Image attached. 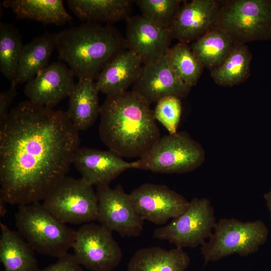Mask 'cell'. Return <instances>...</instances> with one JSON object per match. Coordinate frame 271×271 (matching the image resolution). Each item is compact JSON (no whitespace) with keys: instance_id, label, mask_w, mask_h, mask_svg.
Listing matches in <instances>:
<instances>
[{"instance_id":"6da1fadb","label":"cell","mask_w":271,"mask_h":271,"mask_svg":"<svg viewBox=\"0 0 271 271\" xmlns=\"http://www.w3.org/2000/svg\"><path fill=\"white\" fill-rule=\"evenodd\" d=\"M66 111L20 102L0 120V197L8 204L43 200L66 176L80 147Z\"/></svg>"},{"instance_id":"7a4b0ae2","label":"cell","mask_w":271,"mask_h":271,"mask_svg":"<svg viewBox=\"0 0 271 271\" xmlns=\"http://www.w3.org/2000/svg\"><path fill=\"white\" fill-rule=\"evenodd\" d=\"M100 116L101 141L122 157L141 158L161 137L150 105L131 90L106 96Z\"/></svg>"},{"instance_id":"3957f363","label":"cell","mask_w":271,"mask_h":271,"mask_svg":"<svg viewBox=\"0 0 271 271\" xmlns=\"http://www.w3.org/2000/svg\"><path fill=\"white\" fill-rule=\"evenodd\" d=\"M54 35L58 57L78 79H96L106 64L126 49L124 38L110 25L85 22Z\"/></svg>"},{"instance_id":"277c9868","label":"cell","mask_w":271,"mask_h":271,"mask_svg":"<svg viewBox=\"0 0 271 271\" xmlns=\"http://www.w3.org/2000/svg\"><path fill=\"white\" fill-rule=\"evenodd\" d=\"M15 219L18 232L38 253L59 258L72 247L76 231L40 202L18 206Z\"/></svg>"},{"instance_id":"5b68a950","label":"cell","mask_w":271,"mask_h":271,"mask_svg":"<svg viewBox=\"0 0 271 271\" xmlns=\"http://www.w3.org/2000/svg\"><path fill=\"white\" fill-rule=\"evenodd\" d=\"M268 230L260 220L245 222L234 218L216 222L208 241L200 250L205 264L234 254L247 256L258 250L267 240Z\"/></svg>"},{"instance_id":"8992f818","label":"cell","mask_w":271,"mask_h":271,"mask_svg":"<svg viewBox=\"0 0 271 271\" xmlns=\"http://www.w3.org/2000/svg\"><path fill=\"white\" fill-rule=\"evenodd\" d=\"M205 151L186 131L160 138L136 161L137 169L162 174L190 172L205 161Z\"/></svg>"},{"instance_id":"52a82bcc","label":"cell","mask_w":271,"mask_h":271,"mask_svg":"<svg viewBox=\"0 0 271 271\" xmlns=\"http://www.w3.org/2000/svg\"><path fill=\"white\" fill-rule=\"evenodd\" d=\"M220 5L216 27L233 44L271 39V0H232Z\"/></svg>"},{"instance_id":"ba28073f","label":"cell","mask_w":271,"mask_h":271,"mask_svg":"<svg viewBox=\"0 0 271 271\" xmlns=\"http://www.w3.org/2000/svg\"><path fill=\"white\" fill-rule=\"evenodd\" d=\"M44 207L65 224H79L97 220L98 199L93 186L82 178L65 176L50 190Z\"/></svg>"},{"instance_id":"9c48e42d","label":"cell","mask_w":271,"mask_h":271,"mask_svg":"<svg viewBox=\"0 0 271 271\" xmlns=\"http://www.w3.org/2000/svg\"><path fill=\"white\" fill-rule=\"evenodd\" d=\"M214 210L206 198H193L186 210L168 224L154 232L155 238L167 240L176 247L194 248L203 245L216 223Z\"/></svg>"},{"instance_id":"30bf717a","label":"cell","mask_w":271,"mask_h":271,"mask_svg":"<svg viewBox=\"0 0 271 271\" xmlns=\"http://www.w3.org/2000/svg\"><path fill=\"white\" fill-rule=\"evenodd\" d=\"M72 248L77 262L90 271H112L122 257L112 232L93 222L85 223L76 231Z\"/></svg>"},{"instance_id":"8fae6325","label":"cell","mask_w":271,"mask_h":271,"mask_svg":"<svg viewBox=\"0 0 271 271\" xmlns=\"http://www.w3.org/2000/svg\"><path fill=\"white\" fill-rule=\"evenodd\" d=\"M97 221L110 231L122 237L139 236L143 230L144 220L137 212L130 199L120 185L97 186Z\"/></svg>"},{"instance_id":"7c38bea8","label":"cell","mask_w":271,"mask_h":271,"mask_svg":"<svg viewBox=\"0 0 271 271\" xmlns=\"http://www.w3.org/2000/svg\"><path fill=\"white\" fill-rule=\"evenodd\" d=\"M129 195L142 218L158 225L165 224L180 215L190 202L166 185L151 183L140 186Z\"/></svg>"},{"instance_id":"4fadbf2b","label":"cell","mask_w":271,"mask_h":271,"mask_svg":"<svg viewBox=\"0 0 271 271\" xmlns=\"http://www.w3.org/2000/svg\"><path fill=\"white\" fill-rule=\"evenodd\" d=\"M191 88L178 78L165 54L156 62L143 65L131 91L151 105L166 96L186 97Z\"/></svg>"},{"instance_id":"5bb4252c","label":"cell","mask_w":271,"mask_h":271,"mask_svg":"<svg viewBox=\"0 0 271 271\" xmlns=\"http://www.w3.org/2000/svg\"><path fill=\"white\" fill-rule=\"evenodd\" d=\"M74 76L65 63L53 62L26 83L24 94L32 103L53 108L70 95L76 84Z\"/></svg>"},{"instance_id":"9a60e30c","label":"cell","mask_w":271,"mask_h":271,"mask_svg":"<svg viewBox=\"0 0 271 271\" xmlns=\"http://www.w3.org/2000/svg\"><path fill=\"white\" fill-rule=\"evenodd\" d=\"M125 21L126 49L136 53L143 64L165 56L173 39L170 30L158 27L142 15L130 16Z\"/></svg>"},{"instance_id":"2e32d148","label":"cell","mask_w":271,"mask_h":271,"mask_svg":"<svg viewBox=\"0 0 271 271\" xmlns=\"http://www.w3.org/2000/svg\"><path fill=\"white\" fill-rule=\"evenodd\" d=\"M72 164L82 179L96 186L109 185L124 171L137 168L136 161L127 162L109 150L80 147L74 155Z\"/></svg>"},{"instance_id":"e0dca14e","label":"cell","mask_w":271,"mask_h":271,"mask_svg":"<svg viewBox=\"0 0 271 271\" xmlns=\"http://www.w3.org/2000/svg\"><path fill=\"white\" fill-rule=\"evenodd\" d=\"M220 7L214 0L185 1L170 28L173 39L188 44L203 36L216 26Z\"/></svg>"},{"instance_id":"ac0fdd59","label":"cell","mask_w":271,"mask_h":271,"mask_svg":"<svg viewBox=\"0 0 271 271\" xmlns=\"http://www.w3.org/2000/svg\"><path fill=\"white\" fill-rule=\"evenodd\" d=\"M143 65L133 52L127 49L120 51L98 75L96 84L99 91L106 96L127 91L137 80Z\"/></svg>"},{"instance_id":"d6986e66","label":"cell","mask_w":271,"mask_h":271,"mask_svg":"<svg viewBox=\"0 0 271 271\" xmlns=\"http://www.w3.org/2000/svg\"><path fill=\"white\" fill-rule=\"evenodd\" d=\"M94 80L88 77L79 78L69 97L68 108L66 112L79 131L91 127L100 115L99 91Z\"/></svg>"},{"instance_id":"ffe728a7","label":"cell","mask_w":271,"mask_h":271,"mask_svg":"<svg viewBox=\"0 0 271 271\" xmlns=\"http://www.w3.org/2000/svg\"><path fill=\"white\" fill-rule=\"evenodd\" d=\"M135 1L68 0L71 11L81 21L110 25L130 16Z\"/></svg>"},{"instance_id":"44dd1931","label":"cell","mask_w":271,"mask_h":271,"mask_svg":"<svg viewBox=\"0 0 271 271\" xmlns=\"http://www.w3.org/2000/svg\"><path fill=\"white\" fill-rule=\"evenodd\" d=\"M190 262V256L183 248L149 247L135 252L128 263L127 271H185Z\"/></svg>"},{"instance_id":"7402d4cb","label":"cell","mask_w":271,"mask_h":271,"mask_svg":"<svg viewBox=\"0 0 271 271\" xmlns=\"http://www.w3.org/2000/svg\"><path fill=\"white\" fill-rule=\"evenodd\" d=\"M0 261L4 271H37L35 250L18 232L1 222Z\"/></svg>"},{"instance_id":"603a6c76","label":"cell","mask_w":271,"mask_h":271,"mask_svg":"<svg viewBox=\"0 0 271 271\" xmlns=\"http://www.w3.org/2000/svg\"><path fill=\"white\" fill-rule=\"evenodd\" d=\"M54 49H56L55 35L47 32L24 45L16 75L11 82L18 85L32 80L49 65Z\"/></svg>"},{"instance_id":"cb8c5ba5","label":"cell","mask_w":271,"mask_h":271,"mask_svg":"<svg viewBox=\"0 0 271 271\" xmlns=\"http://www.w3.org/2000/svg\"><path fill=\"white\" fill-rule=\"evenodd\" d=\"M2 4L11 10L19 19L56 26L70 23L73 20L62 0H6Z\"/></svg>"},{"instance_id":"d4e9b609","label":"cell","mask_w":271,"mask_h":271,"mask_svg":"<svg viewBox=\"0 0 271 271\" xmlns=\"http://www.w3.org/2000/svg\"><path fill=\"white\" fill-rule=\"evenodd\" d=\"M252 54L247 45L234 44L227 58L219 66L210 70L216 84L231 87L240 84L250 75Z\"/></svg>"},{"instance_id":"484cf974","label":"cell","mask_w":271,"mask_h":271,"mask_svg":"<svg viewBox=\"0 0 271 271\" xmlns=\"http://www.w3.org/2000/svg\"><path fill=\"white\" fill-rule=\"evenodd\" d=\"M233 44L228 35L216 26L193 41L190 46L202 66L210 70L223 62Z\"/></svg>"},{"instance_id":"4316f807","label":"cell","mask_w":271,"mask_h":271,"mask_svg":"<svg viewBox=\"0 0 271 271\" xmlns=\"http://www.w3.org/2000/svg\"><path fill=\"white\" fill-rule=\"evenodd\" d=\"M24 45L19 30L7 23L0 24V71L4 76L13 82Z\"/></svg>"},{"instance_id":"83f0119b","label":"cell","mask_w":271,"mask_h":271,"mask_svg":"<svg viewBox=\"0 0 271 271\" xmlns=\"http://www.w3.org/2000/svg\"><path fill=\"white\" fill-rule=\"evenodd\" d=\"M166 55L178 78L191 88L197 83L204 67L187 43L179 42L170 48Z\"/></svg>"},{"instance_id":"f1b7e54d","label":"cell","mask_w":271,"mask_h":271,"mask_svg":"<svg viewBox=\"0 0 271 271\" xmlns=\"http://www.w3.org/2000/svg\"><path fill=\"white\" fill-rule=\"evenodd\" d=\"M183 2L180 0H137L142 15L158 27L170 30Z\"/></svg>"},{"instance_id":"f546056e","label":"cell","mask_w":271,"mask_h":271,"mask_svg":"<svg viewBox=\"0 0 271 271\" xmlns=\"http://www.w3.org/2000/svg\"><path fill=\"white\" fill-rule=\"evenodd\" d=\"M153 111L156 120L164 126L169 134L177 132L182 113L180 98L173 96L165 97L157 102Z\"/></svg>"},{"instance_id":"4dcf8cb0","label":"cell","mask_w":271,"mask_h":271,"mask_svg":"<svg viewBox=\"0 0 271 271\" xmlns=\"http://www.w3.org/2000/svg\"><path fill=\"white\" fill-rule=\"evenodd\" d=\"M37 271H83L73 254L67 253L58 258L57 261Z\"/></svg>"},{"instance_id":"1f68e13d","label":"cell","mask_w":271,"mask_h":271,"mask_svg":"<svg viewBox=\"0 0 271 271\" xmlns=\"http://www.w3.org/2000/svg\"><path fill=\"white\" fill-rule=\"evenodd\" d=\"M15 83L11 82L10 88L0 93V120L4 118L9 113V107L15 97L17 91Z\"/></svg>"},{"instance_id":"d6a6232c","label":"cell","mask_w":271,"mask_h":271,"mask_svg":"<svg viewBox=\"0 0 271 271\" xmlns=\"http://www.w3.org/2000/svg\"><path fill=\"white\" fill-rule=\"evenodd\" d=\"M264 199H265L266 205L270 212V219H271V189L264 195Z\"/></svg>"},{"instance_id":"836d02e7","label":"cell","mask_w":271,"mask_h":271,"mask_svg":"<svg viewBox=\"0 0 271 271\" xmlns=\"http://www.w3.org/2000/svg\"><path fill=\"white\" fill-rule=\"evenodd\" d=\"M7 203L3 199L0 197V215L1 217H4L7 213V210L6 207Z\"/></svg>"}]
</instances>
